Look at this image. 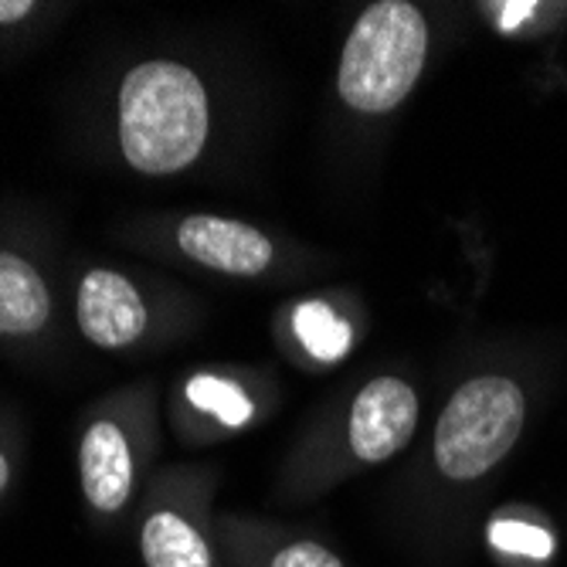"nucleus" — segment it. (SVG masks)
Returning a JSON list of instances; mask_svg holds the SVG:
<instances>
[{
  "label": "nucleus",
  "instance_id": "6e6552de",
  "mask_svg": "<svg viewBox=\"0 0 567 567\" xmlns=\"http://www.w3.org/2000/svg\"><path fill=\"white\" fill-rule=\"evenodd\" d=\"M51 317L44 279L21 255L0 251V337L38 333Z\"/></svg>",
  "mask_w": 567,
  "mask_h": 567
},
{
  "label": "nucleus",
  "instance_id": "0eeeda50",
  "mask_svg": "<svg viewBox=\"0 0 567 567\" xmlns=\"http://www.w3.org/2000/svg\"><path fill=\"white\" fill-rule=\"evenodd\" d=\"M79 473L85 499L99 513H116L133 493V455L130 442L113 422L89 425L79 452Z\"/></svg>",
  "mask_w": 567,
  "mask_h": 567
},
{
  "label": "nucleus",
  "instance_id": "ddd939ff",
  "mask_svg": "<svg viewBox=\"0 0 567 567\" xmlns=\"http://www.w3.org/2000/svg\"><path fill=\"white\" fill-rule=\"evenodd\" d=\"M269 567H343V560L317 540H296L276 550Z\"/></svg>",
  "mask_w": 567,
  "mask_h": 567
},
{
  "label": "nucleus",
  "instance_id": "1a4fd4ad",
  "mask_svg": "<svg viewBox=\"0 0 567 567\" xmlns=\"http://www.w3.org/2000/svg\"><path fill=\"white\" fill-rule=\"evenodd\" d=\"M140 550L146 567H215L208 540L177 509L150 513L140 534Z\"/></svg>",
  "mask_w": 567,
  "mask_h": 567
},
{
  "label": "nucleus",
  "instance_id": "39448f33",
  "mask_svg": "<svg viewBox=\"0 0 567 567\" xmlns=\"http://www.w3.org/2000/svg\"><path fill=\"white\" fill-rule=\"evenodd\" d=\"M75 317L82 333L106 350H120L143 337L146 330V306L136 292V286L110 269H92L75 299Z\"/></svg>",
  "mask_w": 567,
  "mask_h": 567
},
{
  "label": "nucleus",
  "instance_id": "7ed1b4c3",
  "mask_svg": "<svg viewBox=\"0 0 567 567\" xmlns=\"http://www.w3.org/2000/svg\"><path fill=\"white\" fill-rule=\"evenodd\" d=\"M524 391L506 378H476L462 384L435 429L439 473L462 483L486 476L517 445L524 429Z\"/></svg>",
  "mask_w": 567,
  "mask_h": 567
},
{
  "label": "nucleus",
  "instance_id": "f03ea898",
  "mask_svg": "<svg viewBox=\"0 0 567 567\" xmlns=\"http://www.w3.org/2000/svg\"><path fill=\"white\" fill-rule=\"evenodd\" d=\"M429 28L415 4L381 0L353 24L340 59V95L357 113H391L415 89Z\"/></svg>",
  "mask_w": 567,
  "mask_h": 567
},
{
  "label": "nucleus",
  "instance_id": "9d476101",
  "mask_svg": "<svg viewBox=\"0 0 567 567\" xmlns=\"http://www.w3.org/2000/svg\"><path fill=\"white\" fill-rule=\"evenodd\" d=\"M292 327H296V337L302 340V347L313 353L317 360H327V364H333V360L347 357V350L353 343L350 327L333 313L330 306H323V302H306V306H299L296 317H292Z\"/></svg>",
  "mask_w": 567,
  "mask_h": 567
},
{
  "label": "nucleus",
  "instance_id": "4468645a",
  "mask_svg": "<svg viewBox=\"0 0 567 567\" xmlns=\"http://www.w3.org/2000/svg\"><path fill=\"white\" fill-rule=\"evenodd\" d=\"M34 11L31 0H0V24H14L24 21Z\"/></svg>",
  "mask_w": 567,
  "mask_h": 567
},
{
  "label": "nucleus",
  "instance_id": "f257e3e1",
  "mask_svg": "<svg viewBox=\"0 0 567 567\" xmlns=\"http://www.w3.org/2000/svg\"><path fill=\"white\" fill-rule=\"evenodd\" d=\"M208 140V92L181 62H143L120 89V146L140 174H177Z\"/></svg>",
  "mask_w": 567,
  "mask_h": 567
},
{
  "label": "nucleus",
  "instance_id": "423d86ee",
  "mask_svg": "<svg viewBox=\"0 0 567 567\" xmlns=\"http://www.w3.org/2000/svg\"><path fill=\"white\" fill-rule=\"evenodd\" d=\"M177 241L187 259L228 276H259L272 262V245L259 228L215 215L187 218L177 228Z\"/></svg>",
  "mask_w": 567,
  "mask_h": 567
},
{
  "label": "nucleus",
  "instance_id": "20e7f679",
  "mask_svg": "<svg viewBox=\"0 0 567 567\" xmlns=\"http://www.w3.org/2000/svg\"><path fill=\"white\" fill-rule=\"evenodd\" d=\"M419 425V398L398 378H378L357 394L350 411V452L360 462H378L401 452Z\"/></svg>",
  "mask_w": 567,
  "mask_h": 567
},
{
  "label": "nucleus",
  "instance_id": "f8f14e48",
  "mask_svg": "<svg viewBox=\"0 0 567 567\" xmlns=\"http://www.w3.org/2000/svg\"><path fill=\"white\" fill-rule=\"evenodd\" d=\"M489 544L503 554H517L530 560H547L554 550V537L544 527H534L524 520H496L489 527Z\"/></svg>",
  "mask_w": 567,
  "mask_h": 567
},
{
  "label": "nucleus",
  "instance_id": "9b49d317",
  "mask_svg": "<svg viewBox=\"0 0 567 567\" xmlns=\"http://www.w3.org/2000/svg\"><path fill=\"white\" fill-rule=\"evenodd\" d=\"M187 398L204 408V411H212V415H218L225 425L238 429L251 419V401L228 381L221 378H212V374H197L190 384H187Z\"/></svg>",
  "mask_w": 567,
  "mask_h": 567
},
{
  "label": "nucleus",
  "instance_id": "2eb2a0df",
  "mask_svg": "<svg viewBox=\"0 0 567 567\" xmlns=\"http://www.w3.org/2000/svg\"><path fill=\"white\" fill-rule=\"evenodd\" d=\"M8 483H11V466H8V455L0 452V496H4Z\"/></svg>",
  "mask_w": 567,
  "mask_h": 567
}]
</instances>
